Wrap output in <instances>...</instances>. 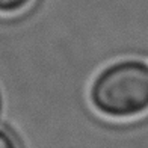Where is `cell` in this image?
<instances>
[{"label": "cell", "mask_w": 148, "mask_h": 148, "mask_svg": "<svg viewBox=\"0 0 148 148\" xmlns=\"http://www.w3.org/2000/svg\"><path fill=\"white\" fill-rule=\"evenodd\" d=\"M91 100L97 110L113 118H129L148 110V65L130 59L113 64L94 82Z\"/></svg>", "instance_id": "obj_1"}, {"label": "cell", "mask_w": 148, "mask_h": 148, "mask_svg": "<svg viewBox=\"0 0 148 148\" xmlns=\"http://www.w3.org/2000/svg\"><path fill=\"white\" fill-rule=\"evenodd\" d=\"M30 0H0V12H15L24 8Z\"/></svg>", "instance_id": "obj_2"}, {"label": "cell", "mask_w": 148, "mask_h": 148, "mask_svg": "<svg viewBox=\"0 0 148 148\" xmlns=\"http://www.w3.org/2000/svg\"><path fill=\"white\" fill-rule=\"evenodd\" d=\"M0 148H17L15 142L11 139L9 134L0 130Z\"/></svg>", "instance_id": "obj_3"}]
</instances>
